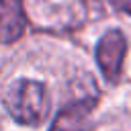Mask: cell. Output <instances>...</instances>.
Here are the masks:
<instances>
[{
  "instance_id": "cell-1",
  "label": "cell",
  "mask_w": 131,
  "mask_h": 131,
  "mask_svg": "<svg viewBox=\"0 0 131 131\" xmlns=\"http://www.w3.org/2000/svg\"><path fill=\"white\" fill-rule=\"evenodd\" d=\"M4 104L14 121L37 127L41 125L51 108V100L47 94V88L41 82L35 80H18L14 82L4 98Z\"/></svg>"
},
{
  "instance_id": "cell-2",
  "label": "cell",
  "mask_w": 131,
  "mask_h": 131,
  "mask_svg": "<svg viewBox=\"0 0 131 131\" xmlns=\"http://www.w3.org/2000/svg\"><path fill=\"white\" fill-rule=\"evenodd\" d=\"M127 51V41L123 37L121 31H108L102 35V39L98 41L96 47V61L100 66L102 76L108 82H115L119 72H121V63Z\"/></svg>"
},
{
  "instance_id": "cell-3",
  "label": "cell",
  "mask_w": 131,
  "mask_h": 131,
  "mask_svg": "<svg viewBox=\"0 0 131 131\" xmlns=\"http://www.w3.org/2000/svg\"><path fill=\"white\" fill-rule=\"evenodd\" d=\"M94 106H96V98H84V100L68 104L55 117L51 131H86L90 113Z\"/></svg>"
},
{
  "instance_id": "cell-4",
  "label": "cell",
  "mask_w": 131,
  "mask_h": 131,
  "mask_svg": "<svg viewBox=\"0 0 131 131\" xmlns=\"http://www.w3.org/2000/svg\"><path fill=\"white\" fill-rule=\"evenodd\" d=\"M23 0H0V43H14L25 33Z\"/></svg>"
},
{
  "instance_id": "cell-5",
  "label": "cell",
  "mask_w": 131,
  "mask_h": 131,
  "mask_svg": "<svg viewBox=\"0 0 131 131\" xmlns=\"http://www.w3.org/2000/svg\"><path fill=\"white\" fill-rule=\"evenodd\" d=\"M108 4L115 6L117 10H123V12L131 14V0H108Z\"/></svg>"
}]
</instances>
